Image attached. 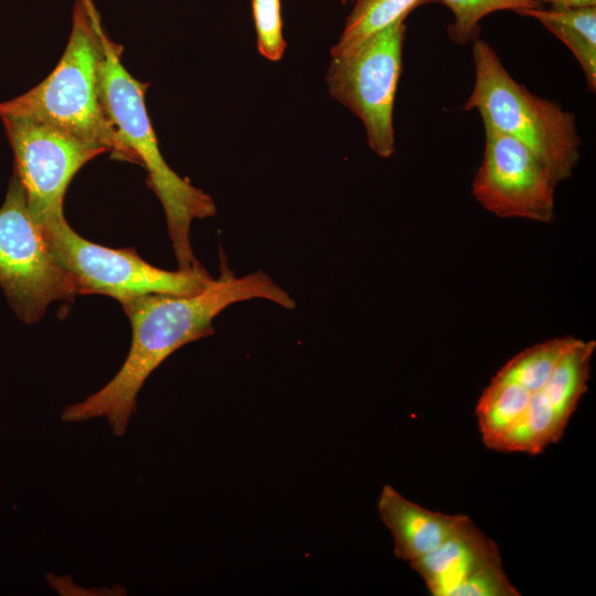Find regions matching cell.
I'll use <instances>...</instances> for the list:
<instances>
[{"label": "cell", "instance_id": "6da1fadb", "mask_svg": "<svg viewBox=\"0 0 596 596\" xmlns=\"http://www.w3.org/2000/svg\"><path fill=\"white\" fill-rule=\"evenodd\" d=\"M198 294H148L120 305L130 320L128 355L117 374L84 401L61 414L66 423L106 418L113 435H125L137 411V396L148 376L181 347L214 333L213 319L233 304L265 299L287 309L296 304L272 278L255 272L236 277L226 266Z\"/></svg>", "mask_w": 596, "mask_h": 596}, {"label": "cell", "instance_id": "7a4b0ae2", "mask_svg": "<svg viewBox=\"0 0 596 596\" xmlns=\"http://www.w3.org/2000/svg\"><path fill=\"white\" fill-rule=\"evenodd\" d=\"M102 19L93 0H75L71 35L55 68L26 93L0 103V118L38 121L96 142L111 158L140 166L107 117L98 91Z\"/></svg>", "mask_w": 596, "mask_h": 596}, {"label": "cell", "instance_id": "3957f363", "mask_svg": "<svg viewBox=\"0 0 596 596\" xmlns=\"http://www.w3.org/2000/svg\"><path fill=\"white\" fill-rule=\"evenodd\" d=\"M99 36L98 91L104 110L121 140L148 173L147 184L164 210L179 269L201 267L191 246V224L196 219L213 216L216 213L215 203L206 192L179 177L168 166L159 150L145 103L149 83L139 82L125 68L121 63L123 46L108 36L103 24Z\"/></svg>", "mask_w": 596, "mask_h": 596}, {"label": "cell", "instance_id": "277c9868", "mask_svg": "<svg viewBox=\"0 0 596 596\" xmlns=\"http://www.w3.org/2000/svg\"><path fill=\"white\" fill-rule=\"evenodd\" d=\"M475 84L464 110L477 109L482 120L524 143L558 184L577 166L582 140L575 115L517 82L483 40L472 46Z\"/></svg>", "mask_w": 596, "mask_h": 596}, {"label": "cell", "instance_id": "5b68a950", "mask_svg": "<svg viewBox=\"0 0 596 596\" xmlns=\"http://www.w3.org/2000/svg\"><path fill=\"white\" fill-rule=\"evenodd\" d=\"M58 263L74 278L78 294H102L118 302L148 295H194L214 278L203 268L160 269L134 248L114 249L78 235L65 216L40 226Z\"/></svg>", "mask_w": 596, "mask_h": 596}, {"label": "cell", "instance_id": "8992f818", "mask_svg": "<svg viewBox=\"0 0 596 596\" xmlns=\"http://www.w3.org/2000/svg\"><path fill=\"white\" fill-rule=\"evenodd\" d=\"M0 287L15 316L38 322L57 300L79 294L72 275L53 255L42 228L32 219L13 174L0 207Z\"/></svg>", "mask_w": 596, "mask_h": 596}, {"label": "cell", "instance_id": "52a82bcc", "mask_svg": "<svg viewBox=\"0 0 596 596\" xmlns=\"http://www.w3.org/2000/svg\"><path fill=\"white\" fill-rule=\"evenodd\" d=\"M401 19L351 52L331 56L326 82L331 97L364 125L369 147L377 156L395 152L393 109L406 33Z\"/></svg>", "mask_w": 596, "mask_h": 596}, {"label": "cell", "instance_id": "ba28073f", "mask_svg": "<svg viewBox=\"0 0 596 596\" xmlns=\"http://www.w3.org/2000/svg\"><path fill=\"white\" fill-rule=\"evenodd\" d=\"M14 157V175L39 226L64 217L63 200L78 170L108 152L51 126L20 118H0Z\"/></svg>", "mask_w": 596, "mask_h": 596}, {"label": "cell", "instance_id": "9c48e42d", "mask_svg": "<svg viewBox=\"0 0 596 596\" xmlns=\"http://www.w3.org/2000/svg\"><path fill=\"white\" fill-rule=\"evenodd\" d=\"M485 150L471 192L499 217L549 223L557 187L546 166L524 143L482 120Z\"/></svg>", "mask_w": 596, "mask_h": 596}, {"label": "cell", "instance_id": "30bf717a", "mask_svg": "<svg viewBox=\"0 0 596 596\" xmlns=\"http://www.w3.org/2000/svg\"><path fill=\"white\" fill-rule=\"evenodd\" d=\"M377 511L392 534L395 556L408 563L439 547L467 518L428 510L390 485L381 490Z\"/></svg>", "mask_w": 596, "mask_h": 596}, {"label": "cell", "instance_id": "8fae6325", "mask_svg": "<svg viewBox=\"0 0 596 596\" xmlns=\"http://www.w3.org/2000/svg\"><path fill=\"white\" fill-rule=\"evenodd\" d=\"M501 558L496 542L467 518L435 551L408 563L434 596L454 590L486 564Z\"/></svg>", "mask_w": 596, "mask_h": 596}, {"label": "cell", "instance_id": "7c38bea8", "mask_svg": "<svg viewBox=\"0 0 596 596\" xmlns=\"http://www.w3.org/2000/svg\"><path fill=\"white\" fill-rule=\"evenodd\" d=\"M540 21L558 38L573 53L584 72L586 85L596 91V7L562 8L551 7L518 11Z\"/></svg>", "mask_w": 596, "mask_h": 596}, {"label": "cell", "instance_id": "4fadbf2b", "mask_svg": "<svg viewBox=\"0 0 596 596\" xmlns=\"http://www.w3.org/2000/svg\"><path fill=\"white\" fill-rule=\"evenodd\" d=\"M532 392L496 374L476 405L478 428L485 446L494 449L504 434L520 419Z\"/></svg>", "mask_w": 596, "mask_h": 596}, {"label": "cell", "instance_id": "5bb4252c", "mask_svg": "<svg viewBox=\"0 0 596 596\" xmlns=\"http://www.w3.org/2000/svg\"><path fill=\"white\" fill-rule=\"evenodd\" d=\"M435 0H358L349 14L331 56L351 52L366 39L394 22L406 19L421 4Z\"/></svg>", "mask_w": 596, "mask_h": 596}, {"label": "cell", "instance_id": "9a60e30c", "mask_svg": "<svg viewBox=\"0 0 596 596\" xmlns=\"http://www.w3.org/2000/svg\"><path fill=\"white\" fill-rule=\"evenodd\" d=\"M577 341L578 338L566 336L531 345L510 359L497 374L535 392L544 386Z\"/></svg>", "mask_w": 596, "mask_h": 596}, {"label": "cell", "instance_id": "2e32d148", "mask_svg": "<svg viewBox=\"0 0 596 596\" xmlns=\"http://www.w3.org/2000/svg\"><path fill=\"white\" fill-rule=\"evenodd\" d=\"M454 13L455 21L448 28L450 40L460 45L478 39L480 20L499 10L521 11L539 8L531 0H440Z\"/></svg>", "mask_w": 596, "mask_h": 596}, {"label": "cell", "instance_id": "e0dca14e", "mask_svg": "<svg viewBox=\"0 0 596 596\" xmlns=\"http://www.w3.org/2000/svg\"><path fill=\"white\" fill-rule=\"evenodd\" d=\"M260 55L272 62L279 61L285 52L280 0H251Z\"/></svg>", "mask_w": 596, "mask_h": 596}, {"label": "cell", "instance_id": "ac0fdd59", "mask_svg": "<svg viewBox=\"0 0 596 596\" xmlns=\"http://www.w3.org/2000/svg\"><path fill=\"white\" fill-rule=\"evenodd\" d=\"M505 575L501 558L494 560L464 581L453 596H520Z\"/></svg>", "mask_w": 596, "mask_h": 596}, {"label": "cell", "instance_id": "d6986e66", "mask_svg": "<svg viewBox=\"0 0 596 596\" xmlns=\"http://www.w3.org/2000/svg\"><path fill=\"white\" fill-rule=\"evenodd\" d=\"M535 3L539 2H549L552 7H562V8H584V7H596V0H531Z\"/></svg>", "mask_w": 596, "mask_h": 596}, {"label": "cell", "instance_id": "ffe728a7", "mask_svg": "<svg viewBox=\"0 0 596 596\" xmlns=\"http://www.w3.org/2000/svg\"><path fill=\"white\" fill-rule=\"evenodd\" d=\"M341 1H342L343 3H345V2L349 1V0H341Z\"/></svg>", "mask_w": 596, "mask_h": 596}]
</instances>
